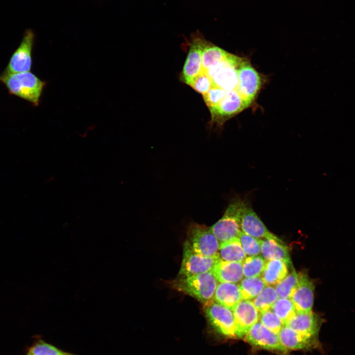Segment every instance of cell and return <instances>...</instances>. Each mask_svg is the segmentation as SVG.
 <instances>
[{
    "mask_svg": "<svg viewBox=\"0 0 355 355\" xmlns=\"http://www.w3.org/2000/svg\"><path fill=\"white\" fill-rule=\"evenodd\" d=\"M248 343L260 348L285 353L287 350L282 344L278 334L269 330L260 321L256 322L245 336Z\"/></svg>",
    "mask_w": 355,
    "mask_h": 355,
    "instance_id": "cell-11",
    "label": "cell"
},
{
    "mask_svg": "<svg viewBox=\"0 0 355 355\" xmlns=\"http://www.w3.org/2000/svg\"><path fill=\"white\" fill-rule=\"evenodd\" d=\"M259 321L266 328L277 334L285 325L271 309L259 313Z\"/></svg>",
    "mask_w": 355,
    "mask_h": 355,
    "instance_id": "cell-29",
    "label": "cell"
},
{
    "mask_svg": "<svg viewBox=\"0 0 355 355\" xmlns=\"http://www.w3.org/2000/svg\"><path fill=\"white\" fill-rule=\"evenodd\" d=\"M242 299L239 285L235 283H219L217 284L213 300L232 311Z\"/></svg>",
    "mask_w": 355,
    "mask_h": 355,
    "instance_id": "cell-20",
    "label": "cell"
},
{
    "mask_svg": "<svg viewBox=\"0 0 355 355\" xmlns=\"http://www.w3.org/2000/svg\"><path fill=\"white\" fill-rule=\"evenodd\" d=\"M212 272L219 283H237L244 276L242 262L226 261L220 258Z\"/></svg>",
    "mask_w": 355,
    "mask_h": 355,
    "instance_id": "cell-19",
    "label": "cell"
},
{
    "mask_svg": "<svg viewBox=\"0 0 355 355\" xmlns=\"http://www.w3.org/2000/svg\"><path fill=\"white\" fill-rule=\"evenodd\" d=\"M248 107L236 90L226 91L216 106L209 108L211 116L210 127L215 126L220 129L227 120Z\"/></svg>",
    "mask_w": 355,
    "mask_h": 355,
    "instance_id": "cell-6",
    "label": "cell"
},
{
    "mask_svg": "<svg viewBox=\"0 0 355 355\" xmlns=\"http://www.w3.org/2000/svg\"><path fill=\"white\" fill-rule=\"evenodd\" d=\"M283 346L287 350H302L316 347L318 340L302 335L284 325L278 333Z\"/></svg>",
    "mask_w": 355,
    "mask_h": 355,
    "instance_id": "cell-17",
    "label": "cell"
},
{
    "mask_svg": "<svg viewBox=\"0 0 355 355\" xmlns=\"http://www.w3.org/2000/svg\"><path fill=\"white\" fill-rule=\"evenodd\" d=\"M188 85L202 95L207 93L213 86L210 77L203 71L194 77Z\"/></svg>",
    "mask_w": 355,
    "mask_h": 355,
    "instance_id": "cell-31",
    "label": "cell"
},
{
    "mask_svg": "<svg viewBox=\"0 0 355 355\" xmlns=\"http://www.w3.org/2000/svg\"><path fill=\"white\" fill-rule=\"evenodd\" d=\"M27 355H33L31 354V353H29V354Z\"/></svg>",
    "mask_w": 355,
    "mask_h": 355,
    "instance_id": "cell-34",
    "label": "cell"
},
{
    "mask_svg": "<svg viewBox=\"0 0 355 355\" xmlns=\"http://www.w3.org/2000/svg\"><path fill=\"white\" fill-rule=\"evenodd\" d=\"M315 285L308 275L302 272L298 274V282L290 299L296 312L311 311L314 299Z\"/></svg>",
    "mask_w": 355,
    "mask_h": 355,
    "instance_id": "cell-15",
    "label": "cell"
},
{
    "mask_svg": "<svg viewBox=\"0 0 355 355\" xmlns=\"http://www.w3.org/2000/svg\"><path fill=\"white\" fill-rule=\"evenodd\" d=\"M266 261L259 255L246 257L242 262L243 275L246 278L261 276Z\"/></svg>",
    "mask_w": 355,
    "mask_h": 355,
    "instance_id": "cell-27",
    "label": "cell"
},
{
    "mask_svg": "<svg viewBox=\"0 0 355 355\" xmlns=\"http://www.w3.org/2000/svg\"><path fill=\"white\" fill-rule=\"evenodd\" d=\"M239 239L246 255L251 256L260 254V239L247 235L243 232L240 234Z\"/></svg>",
    "mask_w": 355,
    "mask_h": 355,
    "instance_id": "cell-30",
    "label": "cell"
},
{
    "mask_svg": "<svg viewBox=\"0 0 355 355\" xmlns=\"http://www.w3.org/2000/svg\"><path fill=\"white\" fill-rule=\"evenodd\" d=\"M242 299L251 300L256 297L267 285L261 277L245 278L240 284Z\"/></svg>",
    "mask_w": 355,
    "mask_h": 355,
    "instance_id": "cell-24",
    "label": "cell"
},
{
    "mask_svg": "<svg viewBox=\"0 0 355 355\" xmlns=\"http://www.w3.org/2000/svg\"><path fill=\"white\" fill-rule=\"evenodd\" d=\"M260 244L261 253L265 260H281L292 267L288 247L278 237L260 239Z\"/></svg>",
    "mask_w": 355,
    "mask_h": 355,
    "instance_id": "cell-18",
    "label": "cell"
},
{
    "mask_svg": "<svg viewBox=\"0 0 355 355\" xmlns=\"http://www.w3.org/2000/svg\"><path fill=\"white\" fill-rule=\"evenodd\" d=\"M264 83L262 76L254 68L248 59L243 57L238 68L237 90L250 106Z\"/></svg>",
    "mask_w": 355,
    "mask_h": 355,
    "instance_id": "cell-7",
    "label": "cell"
},
{
    "mask_svg": "<svg viewBox=\"0 0 355 355\" xmlns=\"http://www.w3.org/2000/svg\"><path fill=\"white\" fill-rule=\"evenodd\" d=\"M3 84L10 95H14L37 106L46 82L30 71L0 75Z\"/></svg>",
    "mask_w": 355,
    "mask_h": 355,
    "instance_id": "cell-1",
    "label": "cell"
},
{
    "mask_svg": "<svg viewBox=\"0 0 355 355\" xmlns=\"http://www.w3.org/2000/svg\"><path fill=\"white\" fill-rule=\"evenodd\" d=\"M232 312L237 338L245 336L252 325L259 321V312L249 300H241Z\"/></svg>",
    "mask_w": 355,
    "mask_h": 355,
    "instance_id": "cell-12",
    "label": "cell"
},
{
    "mask_svg": "<svg viewBox=\"0 0 355 355\" xmlns=\"http://www.w3.org/2000/svg\"><path fill=\"white\" fill-rule=\"evenodd\" d=\"M204 311L209 323L218 333L228 338H237L231 310L212 300L204 304Z\"/></svg>",
    "mask_w": 355,
    "mask_h": 355,
    "instance_id": "cell-8",
    "label": "cell"
},
{
    "mask_svg": "<svg viewBox=\"0 0 355 355\" xmlns=\"http://www.w3.org/2000/svg\"><path fill=\"white\" fill-rule=\"evenodd\" d=\"M240 226L242 232L257 239L276 236L267 229L249 203L245 200L241 213Z\"/></svg>",
    "mask_w": 355,
    "mask_h": 355,
    "instance_id": "cell-14",
    "label": "cell"
},
{
    "mask_svg": "<svg viewBox=\"0 0 355 355\" xmlns=\"http://www.w3.org/2000/svg\"><path fill=\"white\" fill-rule=\"evenodd\" d=\"M279 298L275 288L271 285H267L253 299L252 302L259 312L261 313L271 309Z\"/></svg>",
    "mask_w": 355,
    "mask_h": 355,
    "instance_id": "cell-25",
    "label": "cell"
},
{
    "mask_svg": "<svg viewBox=\"0 0 355 355\" xmlns=\"http://www.w3.org/2000/svg\"><path fill=\"white\" fill-rule=\"evenodd\" d=\"M219 259L205 256L196 252L185 241L178 277H188L211 271Z\"/></svg>",
    "mask_w": 355,
    "mask_h": 355,
    "instance_id": "cell-10",
    "label": "cell"
},
{
    "mask_svg": "<svg viewBox=\"0 0 355 355\" xmlns=\"http://www.w3.org/2000/svg\"><path fill=\"white\" fill-rule=\"evenodd\" d=\"M218 254L222 260L238 262H243L247 255L239 238L220 243Z\"/></svg>",
    "mask_w": 355,
    "mask_h": 355,
    "instance_id": "cell-23",
    "label": "cell"
},
{
    "mask_svg": "<svg viewBox=\"0 0 355 355\" xmlns=\"http://www.w3.org/2000/svg\"><path fill=\"white\" fill-rule=\"evenodd\" d=\"M298 282V274L293 269L281 282L275 285L279 297L291 299Z\"/></svg>",
    "mask_w": 355,
    "mask_h": 355,
    "instance_id": "cell-28",
    "label": "cell"
},
{
    "mask_svg": "<svg viewBox=\"0 0 355 355\" xmlns=\"http://www.w3.org/2000/svg\"><path fill=\"white\" fill-rule=\"evenodd\" d=\"M34 39V32L30 29L27 30L19 45L12 54L2 74L30 71L33 63L32 50Z\"/></svg>",
    "mask_w": 355,
    "mask_h": 355,
    "instance_id": "cell-9",
    "label": "cell"
},
{
    "mask_svg": "<svg viewBox=\"0 0 355 355\" xmlns=\"http://www.w3.org/2000/svg\"><path fill=\"white\" fill-rule=\"evenodd\" d=\"M187 233L186 242L194 251L205 256L219 258L220 243L210 227L192 223L189 225Z\"/></svg>",
    "mask_w": 355,
    "mask_h": 355,
    "instance_id": "cell-5",
    "label": "cell"
},
{
    "mask_svg": "<svg viewBox=\"0 0 355 355\" xmlns=\"http://www.w3.org/2000/svg\"><path fill=\"white\" fill-rule=\"evenodd\" d=\"M244 201L239 197L233 198L222 217L210 227L220 243L239 238L242 232L240 217Z\"/></svg>",
    "mask_w": 355,
    "mask_h": 355,
    "instance_id": "cell-3",
    "label": "cell"
},
{
    "mask_svg": "<svg viewBox=\"0 0 355 355\" xmlns=\"http://www.w3.org/2000/svg\"><path fill=\"white\" fill-rule=\"evenodd\" d=\"M205 39L201 36H194L189 44V50L182 71L180 79L188 84L202 71V54Z\"/></svg>",
    "mask_w": 355,
    "mask_h": 355,
    "instance_id": "cell-13",
    "label": "cell"
},
{
    "mask_svg": "<svg viewBox=\"0 0 355 355\" xmlns=\"http://www.w3.org/2000/svg\"><path fill=\"white\" fill-rule=\"evenodd\" d=\"M322 319L312 311L296 312L295 316L285 325L297 332L318 340V334Z\"/></svg>",
    "mask_w": 355,
    "mask_h": 355,
    "instance_id": "cell-16",
    "label": "cell"
},
{
    "mask_svg": "<svg viewBox=\"0 0 355 355\" xmlns=\"http://www.w3.org/2000/svg\"><path fill=\"white\" fill-rule=\"evenodd\" d=\"M29 353L33 355H73L61 351L42 341L34 345L30 350Z\"/></svg>",
    "mask_w": 355,
    "mask_h": 355,
    "instance_id": "cell-32",
    "label": "cell"
},
{
    "mask_svg": "<svg viewBox=\"0 0 355 355\" xmlns=\"http://www.w3.org/2000/svg\"><path fill=\"white\" fill-rule=\"evenodd\" d=\"M217 280L208 271L188 277H179L173 282V287L188 295L203 304L212 300L217 285Z\"/></svg>",
    "mask_w": 355,
    "mask_h": 355,
    "instance_id": "cell-2",
    "label": "cell"
},
{
    "mask_svg": "<svg viewBox=\"0 0 355 355\" xmlns=\"http://www.w3.org/2000/svg\"><path fill=\"white\" fill-rule=\"evenodd\" d=\"M228 54L225 50L205 39L202 54V71L215 67Z\"/></svg>",
    "mask_w": 355,
    "mask_h": 355,
    "instance_id": "cell-22",
    "label": "cell"
},
{
    "mask_svg": "<svg viewBox=\"0 0 355 355\" xmlns=\"http://www.w3.org/2000/svg\"><path fill=\"white\" fill-rule=\"evenodd\" d=\"M288 274V266L278 259L266 261L261 278L267 285L275 286Z\"/></svg>",
    "mask_w": 355,
    "mask_h": 355,
    "instance_id": "cell-21",
    "label": "cell"
},
{
    "mask_svg": "<svg viewBox=\"0 0 355 355\" xmlns=\"http://www.w3.org/2000/svg\"><path fill=\"white\" fill-rule=\"evenodd\" d=\"M226 91L215 86H212L202 95L204 101L209 108L216 106L224 98Z\"/></svg>",
    "mask_w": 355,
    "mask_h": 355,
    "instance_id": "cell-33",
    "label": "cell"
},
{
    "mask_svg": "<svg viewBox=\"0 0 355 355\" xmlns=\"http://www.w3.org/2000/svg\"><path fill=\"white\" fill-rule=\"evenodd\" d=\"M285 325L296 314L294 305L290 299L279 297L271 309Z\"/></svg>",
    "mask_w": 355,
    "mask_h": 355,
    "instance_id": "cell-26",
    "label": "cell"
},
{
    "mask_svg": "<svg viewBox=\"0 0 355 355\" xmlns=\"http://www.w3.org/2000/svg\"><path fill=\"white\" fill-rule=\"evenodd\" d=\"M243 58L228 53L217 65L204 72L210 77L213 86L218 87L226 91L237 90L238 68Z\"/></svg>",
    "mask_w": 355,
    "mask_h": 355,
    "instance_id": "cell-4",
    "label": "cell"
}]
</instances>
